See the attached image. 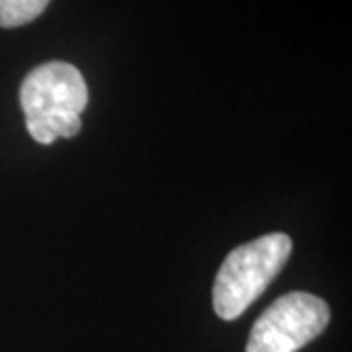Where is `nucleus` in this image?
Returning a JSON list of instances; mask_svg holds the SVG:
<instances>
[{"label":"nucleus","mask_w":352,"mask_h":352,"mask_svg":"<svg viewBox=\"0 0 352 352\" xmlns=\"http://www.w3.org/2000/svg\"><path fill=\"white\" fill-rule=\"evenodd\" d=\"M20 104L28 133L41 145L57 138H75L80 112L88 104V88L80 71L65 61L36 67L22 82Z\"/></svg>","instance_id":"obj_1"},{"label":"nucleus","mask_w":352,"mask_h":352,"mask_svg":"<svg viewBox=\"0 0 352 352\" xmlns=\"http://www.w3.org/2000/svg\"><path fill=\"white\" fill-rule=\"evenodd\" d=\"M289 252L292 239L286 233H268L233 249L215 276V314L226 321L241 317L282 272Z\"/></svg>","instance_id":"obj_2"},{"label":"nucleus","mask_w":352,"mask_h":352,"mask_svg":"<svg viewBox=\"0 0 352 352\" xmlns=\"http://www.w3.org/2000/svg\"><path fill=\"white\" fill-rule=\"evenodd\" d=\"M329 319V305L321 298L289 292L254 321L247 352H298L325 331Z\"/></svg>","instance_id":"obj_3"},{"label":"nucleus","mask_w":352,"mask_h":352,"mask_svg":"<svg viewBox=\"0 0 352 352\" xmlns=\"http://www.w3.org/2000/svg\"><path fill=\"white\" fill-rule=\"evenodd\" d=\"M50 0H0V28H18L36 20Z\"/></svg>","instance_id":"obj_4"}]
</instances>
